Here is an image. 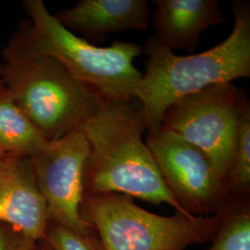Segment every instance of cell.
Segmentation results:
<instances>
[{
  "mask_svg": "<svg viewBox=\"0 0 250 250\" xmlns=\"http://www.w3.org/2000/svg\"><path fill=\"white\" fill-rule=\"evenodd\" d=\"M153 13L154 36L170 51L193 53L202 33L224 22L217 0H156Z\"/></svg>",
  "mask_w": 250,
  "mask_h": 250,
  "instance_id": "obj_10",
  "label": "cell"
},
{
  "mask_svg": "<svg viewBox=\"0 0 250 250\" xmlns=\"http://www.w3.org/2000/svg\"><path fill=\"white\" fill-rule=\"evenodd\" d=\"M5 59L0 77L7 93L47 142L78 130L104 100L49 56L10 46Z\"/></svg>",
  "mask_w": 250,
  "mask_h": 250,
  "instance_id": "obj_4",
  "label": "cell"
},
{
  "mask_svg": "<svg viewBox=\"0 0 250 250\" xmlns=\"http://www.w3.org/2000/svg\"><path fill=\"white\" fill-rule=\"evenodd\" d=\"M247 99L232 83L215 84L170 105L161 126L205 153L227 181Z\"/></svg>",
  "mask_w": 250,
  "mask_h": 250,
  "instance_id": "obj_6",
  "label": "cell"
},
{
  "mask_svg": "<svg viewBox=\"0 0 250 250\" xmlns=\"http://www.w3.org/2000/svg\"><path fill=\"white\" fill-rule=\"evenodd\" d=\"M81 212L103 250H185L212 241L221 221V211L210 216L154 214L133 197L116 193H84Z\"/></svg>",
  "mask_w": 250,
  "mask_h": 250,
  "instance_id": "obj_5",
  "label": "cell"
},
{
  "mask_svg": "<svg viewBox=\"0 0 250 250\" xmlns=\"http://www.w3.org/2000/svg\"><path fill=\"white\" fill-rule=\"evenodd\" d=\"M208 250H250V197H232L221 210V221Z\"/></svg>",
  "mask_w": 250,
  "mask_h": 250,
  "instance_id": "obj_13",
  "label": "cell"
},
{
  "mask_svg": "<svg viewBox=\"0 0 250 250\" xmlns=\"http://www.w3.org/2000/svg\"><path fill=\"white\" fill-rule=\"evenodd\" d=\"M0 223L33 241L45 239L49 215L29 158L0 159Z\"/></svg>",
  "mask_w": 250,
  "mask_h": 250,
  "instance_id": "obj_9",
  "label": "cell"
},
{
  "mask_svg": "<svg viewBox=\"0 0 250 250\" xmlns=\"http://www.w3.org/2000/svg\"><path fill=\"white\" fill-rule=\"evenodd\" d=\"M88 153L89 144L85 135L75 130L49 142L30 160L37 186L47 206L50 223L72 230L102 249L94 228L81 212Z\"/></svg>",
  "mask_w": 250,
  "mask_h": 250,
  "instance_id": "obj_8",
  "label": "cell"
},
{
  "mask_svg": "<svg viewBox=\"0 0 250 250\" xmlns=\"http://www.w3.org/2000/svg\"><path fill=\"white\" fill-rule=\"evenodd\" d=\"M24 7L32 23L24 33L23 44L13 47L56 59L75 79L106 100H138L143 74L134 62L142 52L140 45L116 41L99 47L63 26L42 0H27Z\"/></svg>",
  "mask_w": 250,
  "mask_h": 250,
  "instance_id": "obj_3",
  "label": "cell"
},
{
  "mask_svg": "<svg viewBox=\"0 0 250 250\" xmlns=\"http://www.w3.org/2000/svg\"><path fill=\"white\" fill-rule=\"evenodd\" d=\"M5 155H6V154H4V153H3V152L1 151V150H0V159H1V158H2V157H3V156H5Z\"/></svg>",
  "mask_w": 250,
  "mask_h": 250,
  "instance_id": "obj_19",
  "label": "cell"
},
{
  "mask_svg": "<svg viewBox=\"0 0 250 250\" xmlns=\"http://www.w3.org/2000/svg\"><path fill=\"white\" fill-rule=\"evenodd\" d=\"M43 241L52 250H102L85 237L52 223L49 224Z\"/></svg>",
  "mask_w": 250,
  "mask_h": 250,
  "instance_id": "obj_15",
  "label": "cell"
},
{
  "mask_svg": "<svg viewBox=\"0 0 250 250\" xmlns=\"http://www.w3.org/2000/svg\"><path fill=\"white\" fill-rule=\"evenodd\" d=\"M55 17L72 33L99 38L110 33L146 30L150 10L146 0H82Z\"/></svg>",
  "mask_w": 250,
  "mask_h": 250,
  "instance_id": "obj_11",
  "label": "cell"
},
{
  "mask_svg": "<svg viewBox=\"0 0 250 250\" xmlns=\"http://www.w3.org/2000/svg\"><path fill=\"white\" fill-rule=\"evenodd\" d=\"M89 144L83 172L84 193H116L189 214L165 185L142 135L146 130L139 100L104 99L99 110L78 129Z\"/></svg>",
  "mask_w": 250,
  "mask_h": 250,
  "instance_id": "obj_1",
  "label": "cell"
},
{
  "mask_svg": "<svg viewBox=\"0 0 250 250\" xmlns=\"http://www.w3.org/2000/svg\"><path fill=\"white\" fill-rule=\"evenodd\" d=\"M39 249L40 250H52L45 241L39 242Z\"/></svg>",
  "mask_w": 250,
  "mask_h": 250,
  "instance_id": "obj_17",
  "label": "cell"
},
{
  "mask_svg": "<svg viewBox=\"0 0 250 250\" xmlns=\"http://www.w3.org/2000/svg\"><path fill=\"white\" fill-rule=\"evenodd\" d=\"M146 145L161 176L183 208L194 216L219 213L232 199L226 179L205 153L161 126Z\"/></svg>",
  "mask_w": 250,
  "mask_h": 250,
  "instance_id": "obj_7",
  "label": "cell"
},
{
  "mask_svg": "<svg viewBox=\"0 0 250 250\" xmlns=\"http://www.w3.org/2000/svg\"><path fill=\"white\" fill-rule=\"evenodd\" d=\"M227 184L231 197H250V104L248 99L245 100L239 115L235 148Z\"/></svg>",
  "mask_w": 250,
  "mask_h": 250,
  "instance_id": "obj_14",
  "label": "cell"
},
{
  "mask_svg": "<svg viewBox=\"0 0 250 250\" xmlns=\"http://www.w3.org/2000/svg\"><path fill=\"white\" fill-rule=\"evenodd\" d=\"M234 25L221 44L202 53L179 56L150 37L138 100L146 130L155 132L170 105L219 83L250 77V2L232 1Z\"/></svg>",
  "mask_w": 250,
  "mask_h": 250,
  "instance_id": "obj_2",
  "label": "cell"
},
{
  "mask_svg": "<svg viewBox=\"0 0 250 250\" xmlns=\"http://www.w3.org/2000/svg\"><path fill=\"white\" fill-rule=\"evenodd\" d=\"M48 143L7 92L0 96L1 151L31 159Z\"/></svg>",
  "mask_w": 250,
  "mask_h": 250,
  "instance_id": "obj_12",
  "label": "cell"
},
{
  "mask_svg": "<svg viewBox=\"0 0 250 250\" xmlns=\"http://www.w3.org/2000/svg\"><path fill=\"white\" fill-rule=\"evenodd\" d=\"M38 244L9 225L0 223V250H40Z\"/></svg>",
  "mask_w": 250,
  "mask_h": 250,
  "instance_id": "obj_16",
  "label": "cell"
},
{
  "mask_svg": "<svg viewBox=\"0 0 250 250\" xmlns=\"http://www.w3.org/2000/svg\"><path fill=\"white\" fill-rule=\"evenodd\" d=\"M6 92H7V90L5 88L4 83H3V81H2L1 77H0V96H2V95H4V94H6Z\"/></svg>",
  "mask_w": 250,
  "mask_h": 250,
  "instance_id": "obj_18",
  "label": "cell"
}]
</instances>
